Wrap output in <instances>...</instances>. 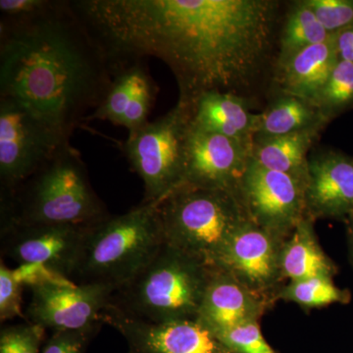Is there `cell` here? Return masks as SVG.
Listing matches in <instances>:
<instances>
[{"label": "cell", "mask_w": 353, "mask_h": 353, "mask_svg": "<svg viewBox=\"0 0 353 353\" xmlns=\"http://www.w3.org/2000/svg\"><path fill=\"white\" fill-rule=\"evenodd\" d=\"M164 243L157 203L141 202L124 214L108 215L85 230L70 282L119 289L153 259Z\"/></svg>", "instance_id": "cell-4"}, {"label": "cell", "mask_w": 353, "mask_h": 353, "mask_svg": "<svg viewBox=\"0 0 353 353\" xmlns=\"http://www.w3.org/2000/svg\"><path fill=\"white\" fill-rule=\"evenodd\" d=\"M332 37L333 34L326 31L304 0L294 2L285 16L281 32L276 67L285 63L309 46L325 43Z\"/></svg>", "instance_id": "cell-22"}, {"label": "cell", "mask_w": 353, "mask_h": 353, "mask_svg": "<svg viewBox=\"0 0 353 353\" xmlns=\"http://www.w3.org/2000/svg\"><path fill=\"white\" fill-rule=\"evenodd\" d=\"M263 296L241 285L226 272L214 268L196 320L213 334L259 321L265 309Z\"/></svg>", "instance_id": "cell-16"}, {"label": "cell", "mask_w": 353, "mask_h": 353, "mask_svg": "<svg viewBox=\"0 0 353 353\" xmlns=\"http://www.w3.org/2000/svg\"><path fill=\"white\" fill-rule=\"evenodd\" d=\"M334 43L339 60L353 64V26L334 34Z\"/></svg>", "instance_id": "cell-33"}, {"label": "cell", "mask_w": 353, "mask_h": 353, "mask_svg": "<svg viewBox=\"0 0 353 353\" xmlns=\"http://www.w3.org/2000/svg\"><path fill=\"white\" fill-rule=\"evenodd\" d=\"M90 227V226H88ZM88 227L12 225L2 229V252L22 268L71 280Z\"/></svg>", "instance_id": "cell-11"}, {"label": "cell", "mask_w": 353, "mask_h": 353, "mask_svg": "<svg viewBox=\"0 0 353 353\" xmlns=\"http://www.w3.org/2000/svg\"><path fill=\"white\" fill-rule=\"evenodd\" d=\"M338 61L334 34L325 43L301 50L277 67L276 79L281 94L294 95L315 104Z\"/></svg>", "instance_id": "cell-18"}, {"label": "cell", "mask_w": 353, "mask_h": 353, "mask_svg": "<svg viewBox=\"0 0 353 353\" xmlns=\"http://www.w3.org/2000/svg\"><path fill=\"white\" fill-rule=\"evenodd\" d=\"M108 216L90 185L80 153L68 145L12 194H4L2 227H88Z\"/></svg>", "instance_id": "cell-3"}, {"label": "cell", "mask_w": 353, "mask_h": 353, "mask_svg": "<svg viewBox=\"0 0 353 353\" xmlns=\"http://www.w3.org/2000/svg\"><path fill=\"white\" fill-rule=\"evenodd\" d=\"M304 190L301 181L264 168L252 158L236 196L252 223L288 239L306 216Z\"/></svg>", "instance_id": "cell-10"}, {"label": "cell", "mask_w": 353, "mask_h": 353, "mask_svg": "<svg viewBox=\"0 0 353 353\" xmlns=\"http://www.w3.org/2000/svg\"><path fill=\"white\" fill-rule=\"evenodd\" d=\"M279 297L305 308L322 307L334 303L345 304L350 301V292L340 289L333 282V277L328 276L290 282L279 292Z\"/></svg>", "instance_id": "cell-24"}, {"label": "cell", "mask_w": 353, "mask_h": 353, "mask_svg": "<svg viewBox=\"0 0 353 353\" xmlns=\"http://www.w3.org/2000/svg\"><path fill=\"white\" fill-rule=\"evenodd\" d=\"M43 333L30 322L6 327L0 333V353H39Z\"/></svg>", "instance_id": "cell-28"}, {"label": "cell", "mask_w": 353, "mask_h": 353, "mask_svg": "<svg viewBox=\"0 0 353 353\" xmlns=\"http://www.w3.org/2000/svg\"><path fill=\"white\" fill-rule=\"evenodd\" d=\"M329 122L331 120L312 102L281 94L263 112L259 113L253 143L311 128H326Z\"/></svg>", "instance_id": "cell-21"}, {"label": "cell", "mask_w": 353, "mask_h": 353, "mask_svg": "<svg viewBox=\"0 0 353 353\" xmlns=\"http://www.w3.org/2000/svg\"><path fill=\"white\" fill-rule=\"evenodd\" d=\"M57 1L46 0H1L0 13L1 21L19 22L37 17L48 12Z\"/></svg>", "instance_id": "cell-31"}, {"label": "cell", "mask_w": 353, "mask_h": 353, "mask_svg": "<svg viewBox=\"0 0 353 353\" xmlns=\"http://www.w3.org/2000/svg\"><path fill=\"white\" fill-rule=\"evenodd\" d=\"M154 94V83L150 76L146 77L125 114L122 127L126 128L129 132H132L145 126L148 123V117L152 108Z\"/></svg>", "instance_id": "cell-30"}, {"label": "cell", "mask_w": 353, "mask_h": 353, "mask_svg": "<svg viewBox=\"0 0 353 353\" xmlns=\"http://www.w3.org/2000/svg\"><path fill=\"white\" fill-rule=\"evenodd\" d=\"M29 322L53 332L92 334L101 322L115 290L99 284L78 285L54 277L30 283Z\"/></svg>", "instance_id": "cell-9"}, {"label": "cell", "mask_w": 353, "mask_h": 353, "mask_svg": "<svg viewBox=\"0 0 353 353\" xmlns=\"http://www.w3.org/2000/svg\"><path fill=\"white\" fill-rule=\"evenodd\" d=\"M23 281L17 272L0 265V319H13L21 315V290Z\"/></svg>", "instance_id": "cell-29"}, {"label": "cell", "mask_w": 353, "mask_h": 353, "mask_svg": "<svg viewBox=\"0 0 353 353\" xmlns=\"http://www.w3.org/2000/svg\"><path fill=\"white\" fill-rule=\"evenodd\" d=\"M166 245L211 268L248 217L236 194L183 185L157 203Z\"/></svg>", "instance_id": "cell-6"}, {"label": "cell", "mask_w": 353, "mask_h": 353, "mask_svg": "<svg viewBox=\"0 0 353 353\" xmlns=\"http://www.w3.org/2000/svg\"><path fill=\"white\" fill-rule=\"evenodd\" d=\"M190 126L189 103L178 101L162 117L129 132L122 150L132 170L143 181V202L158 203L183 185Z\"/></svg>", "instance_id": "cell-7"}, {"label": "cell", "mask_w": 353, "mask_h": 353, "mask_svg": "<svg viewBox=\"0 0 353 353\" xmlns=\"http://www.w3.org/2000/svg\"><path fill=\"white\" fill-rule=\"evenodd\" d=\"M314 220L305 216L288 236L281 252V273L290 282L303 279L333 277L336 267L323 252L316 236Z\"/></svg>", "instance_id": "cell-19"}, {"label": "cell", "mask_w": 353, "mask_h": 353, "mask_svg": "<svg viewBox=\"0 0 353 353\" xmlns=\"http://www.w3.org/2000/svg\"><path fill=\"white\" fill-rule=\"evenodd\" d=\"M190 124L202 131L253 143L259 114L252 112L241 95L204 92L189 103Z\"/></svg>", "instance_id": "cell-17"}, {"label": "cell", "mask_w": 353, "mask_h": 353, "mask_svg": "<svg viewBox=\"0 0 353 353\" xmlns=\"http://www.w3.org/2000/svg\"><path fill=\"white\" fill-rule=\"evenodd\" d=\"M304 199L306 216L311 219H350L353 216V158L336 150L309 157Z\"/></svg>", "instance_id": "cell-15"}, {"label": "cell", "mask_w": 353, "mask_h": 353, "mask_svg": "<svg viewBox=\"0 0 353 353\" xmlns=\"http://www.w3.org/2000/svg\"><path fill=\"white\" fill-rule=\"evenodd\" d=\"M214 334L233 353H276L265 340L259 321L243 323Z\"/></svg>", "instance_id": "cell-26"}, {"label": "cell", "mask_w": 353, "mask_h": 353, "mask_svg": "<svg viewBox=\"0 0 353 353\" xmlns=\"http://www.w3.org/2000/svg\"><path fill=\"white\" fill-rule=\"evenodd\" d=\"M74 10L114 67L155 57L178 83L179 101L240 94L261 73L280 3L274 0H83Z\"/></svg>", "instance_id": "cell-1"}, {"label": "cell", "mask_w": 353, "mask_h": 353, "mask_svg": "<svg viewBox=\"0 0 353 353\" xmlns=\"http://www.w3.org/2000/svg\"><path fill=\"white\" fill-rule=\"evenodd\" d=\"M148 76L150 74L146 72L145 67L138 61L116 69L105 97L95 110L87 116L85 122L108 121L114 125L122 126L125 114L134 94Z\"/></svg>", "instance_id": "cell-23"}, {"label": "cell", "mask_w": 353, "mask_h": 353, "mask_svg": "<svg viewBox=\"0 0 353 353\" xmlns=\"http://www.w3.org/2000/svg\"><path fill=\"white\" fill-rule=\"evenodd\" d=\"M213 269L164 243L131 281L113 292L110 305L141 321L196 320Z\"/></svg>", "instance_id": "cell-5"}, {"label": "cell", "mask_w": 353, "mask_h": 353, "mask_svg": "<svg viewBox=\"0 0 353 353\" xmlns=\"http://www.w3.org/2000/svg\"><path fill=\"white\" fill-rule=\"evenodd\" d=\"M252 148L253 143L202 131L190 124L185 141L183 185L236 194L252 160Z\"/></svg>", "instance_id": "cell-12"}, {"label": "cell", "mask_w": 353, "mask_h": 353, "mask_svg": "<svg viewBox=\"0 0 353 353\" xmlns=\"http://www.w3.org/2000/svg\"><path fill=\"white\" fill-rule=\"evenodd\" d=\"M348 225H350V260L353 266V216L350 218Z\"/></svg>", "instance_id": "cell-34"}, {"label": "cell", "mask_w": 353, "mask_h": 353, "mask_svg": "<svg viewBox=\"0 0 353 353\" xmlns=\"http://www.w3.org/2000/svg\"><path fill=\"white\" fill-rule=\"evenodd\" d=\"M315 105L330 120L353 105L352 63L339 60Z\"/></svg>", "instance_id": "cell-25"}, {"label": "cell", "mask_w": 353, "mask_h": 353, "mask_svg": "<svg viewBox=\"0 0 353 353\" xmlns=\"http://www.w3.org/2000/svg\"><path fill=\"white\" fill-rule=\"evenodd\" d=\"M0 97L21 102L71 136L112 82L110 60L71 2L19 22L1 21Z\"/></svg>", "instance_id": "cell-2"}, {"label": "cell", "mask_w": 353, "mask_h": 353, "mask_svg": "<svg viewBox=\"0 0 353 353\" xmlns=\"http://www.w3.org/2000/svg\"><path fill=\"white\" fill-rule=\"evenodd\" d=\"M285 240L248 220L223 248L215 268L264 294L283 278L280 259Z\"/></svg>", "instance_id": "cell-13"}, {"label": "cell", "mask_w": 353, "mask_h": 353, "mask_svg": "<svg viewBox=\"0 0 353 353\" xmlns=\"http://www.w3.org/2000/svg\"><path fill=\"white\" fill-rule=\"evenodd\" d=\"M88 334L83 332H53L41 353H83Z\"/></svg>", "instance_id": "cell-32"}, {"label": "cell", "mask_w": 353, "mask_h": 353, "mask_svg": "<svg viewBox=\"0 0 353 353\" xmlns=\"http://www.w3.org/2000/svg\"><path fill=\"white\" fill-rule=\"evenodd\" d=\"M70 137L12 99L0 97V180L12 194L70 145Z\"/></svg>", "instance_id": "cell-8"}, {"label": "cell", "mask_w": 353, "mask_h": 353, "mask_svg": "<svg viewBox=\"0 0 353 353\" xmlns=\"http://www.w3.org/2000/svg\"><path fill=\"white\" fill-rule=\"evenodd\" d=\"M329 34L353 26V0H304Z\"/></svg>", "instance_id": "cell-27"}, {"label": "cell", "mask_w": 353, "mask_h": 353, "mask_svg": "<svg viewBox=\"0 0 353 353\" xmlns=\"http://www.w3.org/2000/svg\"><path fill=\"white\" fill-rule=\"evenodd\" d=\"M324 129L311 128L253 143L252 159L264 168L287 174L306 183L308 152Z\"/></svg>", "instance_id": "cell-20"}, {"label": "cell", "mask_w": 353, "mask_h": 353, "mask_svg": "<svg viewBox=\"0 0 353 353\" xmlns=\"http://www.w3.org/2000/svg\"><path fill=\"white\" fill-rule=\"evenodd\" d=\"M104 322L119 330L141 353H233L197 320L141 321L123 314L109 304Z\"/></svg>", "instance_id": "cell-14"}]
</instances>
